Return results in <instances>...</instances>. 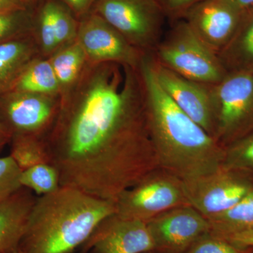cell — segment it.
Here are the masks:
<instances>
[{"label": "cell", "mask_w": 253, "mask_h": 253, "mask_svg": "<svg viewBox=\"0 0 253 253\" xmlns=\"http://www.w3.org/2000/svg\"><path fill=\"white\" fill-rule=\"evenodd\" d=\"M43 137L61 186L116 203L159 168L139 68L88 62Z\"/></svg>", "instance_id": "obj_1"}, {"label": "cell", "mask_w": 253, "mask_h": 253, "mask_svg": "<svg viewBox=\"0 0 253 253\" xmlns=\"http://www.w3.org/2000/svg\"><path fill=\"white\" fill-rule=\"evenodd\" d=\"M139 71L150 136L159 168L181 180L221 169L224 147L163 90L155 74L153 54L143 56Z\"/></svg>", "instance_id": "obj_2"}, {"label": "cell", "mask_w": 253, "mask_h": 253, "mask_svg": "<svg viewBox=\"0 0 253 253\" xmlns=\"http://www.w3.org/2000/svg\"><path fill=\"white\" fill-rule=\"evenodd\" d=\"M116 204L80 190L61 186L37 196L19 251L23 253H73L87 241Z\"/></svg>", "instance_id": "obj_3"}, {"label": "cell", "mask_w": 253, "mask_h": 253, "mask_svg": "<svg viewBox=\"0 0 253 253\" xmlns=\"http://www.w3.org/2000/svg\"><path fill=\"white\" fill-rule=\"evenodd\" d=\"M153 55L165 67L199 83L217 84L228 74L218 55L195 34L184 20L171 28Z\"/></svg>", "instance_id": "obj_4"}, {"label": "cell", "mask_w": 253, "mask_h": 253, "mask_svg": "<svg viewBox=\"0 0 253 253\" xmlns=\"http://www.w3.org/2000/svg\"><path fill=\"white\" fill-rule=\"evenodd\" d=\"M91 12L101 16L144 54H154L162 40L167 16L161 0H96Z\"/></svg>", "instance_id": "obj_5"}, {"label": "cell", "mask_w": 253, "mask_h": 253, "mask_svg": "<svg viewBox=\"0 0 253 253\" xmlns=\"http://www.w3.org/2000/svg\"><path fill=\"white\" fill-rule=\"evenodd\" d=\"M214 139L225 147L253 131V74L230 73L213 84Z\"/></svg>", "instance_id": "obj_6"}, {"label": "cell", "mask_w": 253, "mask_h": 253, "mask_svg": "<svg viewBox=\"0 0 253 253\" xmlns=\"http://www.w3.org/2000/svg\"><path fill=\"white\" fill-rule=\"evenodd\" d=\"M115 204L118 215L144 221L172 208L189 205L183 181L161 168L126 190Z\"/></svg>", "instance_id": "obj_7"}, {"label": "cell", "mask_w": 253, "mask_h": 253, "mask_svg": "<svg viewBox=\"0 0 253 253\" xmlns=\"http://www.w3.org/2000/svg\"><path fill=\"white\" fill-rule=\"evenodd\" d=\"M247 173L221 168L206 175L182 180L188 204L207 219L227 211L253 189Z\"/></svg>", "instance_id": "obj_8"}, {"label": "cell", "mask_w": 253, "mask_h": 253, "mask_svg": "<svg viewBox=\"0 0 253 253\" xmlns=\"http://www.w3.org/2000/svg\"><path fill=\"white\" fill-rule=\"evenodd\" d=\"M60 102L59 96L9 91L0 95V121L12 136L43 138L56 119Z\"/></svg>", "instance_id": "obj_9"}, {"label": "cell", "mask_w": 253, "mask_h": 253, "mask_svg": "<svg viewBox=\"0 0 253 253\" xmlns=\"http://www.w3.org/2000/svg\"><path fill=\"white\" fill-rule=\"evenodd\" d=\"M76 41L88 62L117 63L138 69L145 54L99 15L89 12L78 20Z\"/></svg>", "instance_id": "obj_10"}, {"label": "cell", "mask_w": 253, "mask_h": 253, "mask_svg": "<svg viewBox=\"0 0 253 253\" xmlns=\"http://www.w3.org/2000/svg\"><path fill=\"white\" fill-rule=\"evenodd\" d=\"M146 222L158 253H185L200 236L211 231L207 218L190 205L172 208Z\"/></svg>", "instance_id": "obj_11"}, {"label": "cell", "mask_w": 253, "mask_h": 253, "mask_svg": "<svg viewBox=\"0 0 253 253\" xmlns=\"http://www.w3.org/2000/svg\"><path fill=\"white\" fill-rule=\"evenodd\" d=\"M155 74L166 94L195 122L214 138L215 113L213 84L188 79L165 67L153 55Z\"/></svg>", "instance_id": "obj_12"}, {"label": "cell", "mask_w": 253, "mask_h": 253, "mask_svg": "<svg viewBox=\"0 0 253 253\" xmlns=\"http://www.w3.org/2000/svg\"><path fill=\"white\" fill-rule=\"evenodd\" d=\"M244 11L235 0H203L182 18L195 34L218 54L232 38Z\"/></svg>", "instance_id": "obj_13"}, {"label": "cell", "mask_w": 253, "mask_h": 253, "mask_svg": "<svg viewBox=\"0 0 253 253\" xmlns=\"http://www.w3.org/2000/svg\"><path fill=\"white\" fill-rule=\"evenodd\" d=\"M81 249L83 253H144L155 247L146 221L114 213L100 223Z\"/></svg>", "instance_id": "obj_14"}, {"label": "cell", "mask_w": 253, "mask_h": 253, "mask_svg": "<svg viewBox=\"0 0 253 253\" xmlns=\"http://www.w3.org/2000/svg\"><path fill=\"white\" fill-rule=\"evenodd\" d=\"M37 196L22 187L0 203V253H14L27 226Z\"/></svg>", "instance_id": "obj_15"}, {"label": "cell", "mask_w": 253, "mask_h": 253, "mask_svg": "<svg viewBox=\"0 0 253 253\" xmlns=\"http://www.w3.org/2000/svg\"><path fill=\"white\" fill-rule=\"evenodd\" d=\"M39 56L32 33L0 44V95L11 90L23 71Z\"/></svg>", "instance_id": "obj_16"}, {"label": "cell", "mask_w": 253, "mask_h": 253, "mask_svg": "<svg viewBox=\"0 0 253 253\" xmlns=\"http://www.w3.org/2000/svg\"><path fill=\"white\" fill-rule=\"evenodd\" d=\"M217 55L228 73L253 74V7L245 9L235 33Z\"/></svg>", "instance_id": "obj_17"}, {"label": "cell", "mask_w": 253, "mask_h": 253, "mask_svg": "<svg viewBox=\"0 0 253 253\" xmlns=\"http://www.w3.org/2000/svg\"><path fill=\"white\" fill-rule=\"evenodd\" d=\"M48 59L59 83L60 96L75 85L88 63L77 41L60 48Z\"/></svg>", "instance_id": "obj_18"}, {"label": "cell", "mask_w": 253, "mask_h": 253, "mask_svg": "<svg viewBox=\"0 0 253 253\" xmlns=\"http://www.w3.org/2000/svg\"><path fill=\"white\" fill-rule=\"evenodd\" d=\"M10 91L60 96L59 83L49 59L39 56L31 61Z\"/></svg>", "instance_id": "obj_19"}, {"label": "cell", "mask_w": 253, "mask_h": 253, "mask_svg": "<svg viewBox=\"0 0 253 253\" xmlns=\"http://www.w3.org/2000/svg\"><path fill=\"white\" fill-rule=\"evenodd\" d=\"M208 219L211 231L224 237L253 229V189L227 211Z\"/></svg>", "instance_id": "obj_20"}, {"label": "cell", "mask_w": 253, "mask_h": 253, "mask_svg": "<svg viewBox=\"0 0 253 253\" xmlns=\"http://www.w3.org/2000/svg\"><path fill=\"white\" fill-rule=\"evenodd\" d=\"M9 143V156L21 171L41 163H51L43 138L33 135H14Z\"/></svg>", "instance_id": "obj_21"}, {"label": "cell", "mask_w": 253, "mask_h": 253, "mask_svg": "<svg viewBox=\"0 0 253 253\" xmlns=\"http://www.w3.org/2000/svg\"><path fill=\"white\" fill-rule=\"evenodd\" d=\"M20 182L22 187L36 196L51 194L61 186L59 170L51 163H41L21 171Z\"/></svg>", "instance_id": "obj_22"}, {"label": "cell", "mask_w": 253, "mask_h": 253, "mask_svg": "<svg viewBox=\"0 0 253 253\" xmlns=\"http://www.w3.org/2000/svg\"><path fill=\"white\" fill-rule=\"evenodd\" d=\"M222 168L253 172V131L224 147Z\"/></svg>", "instance_id": "obj_23"}, {"label": "cell", "mask_w": 253, "mask_h": 253, "mask_svg": "<svg viewBox=\"0 0 253 253\" xmlns=\"http://www.w3.org/2000/svg\"><path fill=\"white\" fill-rule=\"evenodd\" d=\"M33 10L0 13V44L32 33Z\"/></svg>", "instance_id": "obj_24"}, {"label": "cell", "mask_w": 253, "mask_h": 253, "mask_svg": "<svg viewBox=\"0 0 253 253\" xmlns=\"http://www.w3.org/2000/svg\"><path fill=\"white\" fill-rule=\"evenodd\" d=\"M250 250L210 231L200 236L185 253H249Z\"/></svg>", "instance_id": "obj_25"}, {"label": "cell", "mask_w": 253, "mask_h": 253, "mask_svg": "<svg viewBox=\"0 0 253 253\" xmlns=\"http://www.w3.org/2000/svg\"><path fill=\"white\" fill-rule=\"evenodd\" d=\"M21 169L10 156L0 158V203L22 188Z\"/></svg>", "instance_id": "obj_26"}, {"label": "cell", "mask_w": 253, "mask_h": 253, "mask_svg": "<svg viewBox=\"0 0 253 253\" xmlns=\"http://www.w3.org/2000/svg\"><path fill=\"white\" fill-rule=\"evenodd\" d=\"M201 1L203 0H162V4L168 16L180 18L188 10Z\"/></svg>", "instance_id": "obj_27"}, {"label": "cell", "mask_w": 253, "mask_h": 253, "mask_svg": "<svg viewBox=\"0 0 253 253\" xmlns=\"http://www.w3.org/2000/svg\"><path fill=\"white\" fill-rule=\"evenodd\" d=\"M66 5L78 20L91 12L96 0H60Z\"/></svg>", "instance_id": "obj_28"}, {"label": "cell", "mask_w": 253, "mask_h": 253, "mask_svg": "<svg viewBox=\"0 0 253 253\" xmlns=\"http://www.w3.org/2000/svg\"><path fill=\"white\" fill-rule=\"evenodd\" d=\"M224 238L241 247L246 248V249H253V229L238 233L234 235Z\"/></svg>", "instance_id": "obj_29"}, {"label": "cell", "mask_w": 253, "mask_h": 253, "mask_svg": "<svg viewBox=\"0 0 253 253\" xmlns=\"http://www.w3.org/2000/svg\"><path fill=\"white\" fill-rule=\"evenodd\" d=\"M27 9L19 0H0V13Z\"/></svg>", "instance_id": "obj_30"}, {"label": "cell", "mask_w": 253, "mask_h": 253, "mask_svg": "<svg viewBox=\"0 0 253 253\" xmlns=\"http://www.w3.org/2000/svg\"><path fill=\"white\" fill-rule=\"evenodd\" d=\"M11 133L7 127L4 126V123L0 121V139L9 141L11 139Z\"/></svg>", "instance_id": "obj_31"}, {"label": "cell", "mask_w": 253, "mask_h": 253, "mask_svg": "<svg viewBox=\"0 0 253 253\" xmlns=\"http://www.w3.org/2000/svg\"><path fill=\"white\" fill-rule=\"evenodd\" d=\"M25 7L29 9H34L35 6H38L42 0H19Z\"/></svg>", "instance_id": "obj_32"}, {"label": "cell", "mask_w": 253, "mask_h": 253, "mask_svg": "<svg viewBox=\"0 0 253 253\" xmlns=\"http://www.w3.org/2000/svg\"><path fill=\"white\" fill-rule=\"evenodd\" d=\"M244 9L253 7V0H235Z\"/></svg>", "instance_id": "obj_33"}, {"label": "cell", "mask_w": 253, "mask_h": 253, "mask_svg": "<svg viewBox=\"0 0 253 253\" xmlns=\"http://www.w3.org/2000/svg\"><path fill=\"white\" fill-rule=\"evenodd\" d=\"M8 143H9V141L6 140H3V139H0V149H1V148H2L3 146H4V145L8 144Z\"/></svg>", "instance_id": "obj_34"}, {"label": "cell", "mask_w": 253, "mask_h": 253, "mask_svg": "<svg viewBox=\"0 0 253 253\" xmlns=\"http://www.w3.org/2000/svg\"><path fill=\"white\" fill-rule=\"evenodd\" d=\"M144 253H158L157 252H156V251H151V252H146Z\"/></svg>", "instance_id": "obj_35"}, {"label": "cell", "mask_w": 253, "mask_h": 253, "mask_svg": "<svg viewBox=\"0 0 253 253\" xmlns=\"http://www.w3.org/2000/svg\"><path fill=\"white\" fill-rule=\"evenodd\" d=\"M249 253H253V249H251Z\"/></svg>", "instance_id": "obj_36"}, {"label": "cell", "mask_w": 253, "mask_h": 253, "mask_svg": "<svg viewBox=\"0 0 253 253\" xmlns=\"http://www.w3.org/2000/svg\"><path fill=\"white\" fill-rule=\"evenodd\" d=\"M14 253H23V252H21V251H20L19 250L17 251V252Z\"/></svg>", "instance_id": "obj_37"}, {"label": "cell", "mask_w": 253, "mask_h": 253, "mask_svg": "<svg viewBox=\"0 0 253 253\" xmlns=\"http://www.w3.org/2000/svg\"><path fill=\"white\" fill-rule=\"evenodd\" d=\"M161 2H162V0H161Z\"/></svg>", "instance_id": "obj_38"}]
</instances>
